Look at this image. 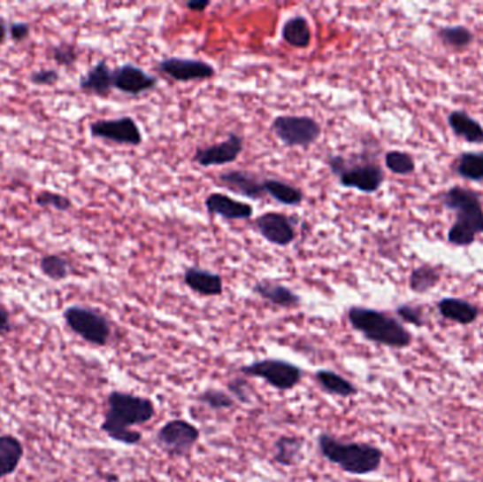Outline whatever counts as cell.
Here are the masks:
<instances>
[{"mask_svg": "<svg viewBox=\"0 0 483 482\" xmlns=\"http://www.w3.org/2000/svg\"><path fill=\"white\" fill-rule=\"evenodd\" d=\"M108 409L101 424V430L109 439L126 446L141 443V431L134 426L146 424L156 416V406L150 399L132 395L126 392H111L106 399Z\"/></svg>", "mask_w": 483, "mask_h": 482, "instance_id": "obj_1", "label": "cell"}, {"mask_svg": "<svg viewBox=\"0 0 483 482\" xmlns=\"http://www.w3.org/2000/svg\"><path fill=\"white\" fill-rule=\"evenodd\" d=\"M482 197L466 187H451L441 194L442 206L456 211V222L448 229V242L456 246H470L483 234Z\"/></svg>", "mask_w": 483, "mask_h": 482, "instance_id": "obj_2", "label": "cell"}, {"mask_svg": "<svg viewBox=\"0 0 483 482\" xmlns=\"http://www.w3.org/2000/svg\"><path fill=\"white\" fill-rule=\"evenodd\" d=\"M319 453L350 476H368L378 471L383 451L373 444L338 440L328 433L318 436Z\"/></svg>", "mask_w": 483, "mask_h": 482, "instance_id": "obj_3", "label": "cell"}, {"mask_svg": "<svg viewBox=\"0 0 483 482\" xmlns=\"http://www.w3.org/2000/svg\"><path fill=\"white\" fill-rule=\"evenodd\" d=\"M348 322L355 331L379 346L402 350L413 343L409 330L385 311L354 306L348 310Z\"/></svg>", "mask_w": 483, "mask_h": 482, "instance_id": "obj_4", "label": "cell"}, {"mask_svg": "<svg viewBox=\"0 0 483 482\" xmlns=\"http://www.w3.org/2000/svg\"><path fill=\"white\" fill-rule=\"evenodd\" d=\"M326 165L345 189L373 194L379 191L385 183V173L375 161L366 159H347L338 154H331L326 159Z\"/></svg>", "mask_w": 483, "mask_h": 482, "instance_id": "obj_5", "label": "cell"}, {"mask_svg": "<svg viewBox=\"0 0 483 482\" xmlns=\"http://www.w3.org/2000/svg\"><path fill=\"white\" fill-rule=\"evenodd\" d=\"M63 317L71 331L92 346H105L112 336L108 318L95 308L74 304L64 310Z\"/></svg>", "mask_w": 483, "mask_h": 482, "instance_id": "obj_6", "label": "cell"}, {"mask_svg": "<svg viewBox=\"0 0 483 482\" xmlns=\"http://www.w3.org/2000/svg\"><path fill=\"white\" fill-rule=\"evenodd\" d=\"M239 370L246 377L263 379L272 388L280 392L295 389L303 379L302 368L288 361L274 360V358L255 361L239 368Z\"/></svg>", "mask_w": 483, "mask_h": 482, "instance_id": "obj_7", "label": "cell"}, {"mask_svg": "<svg viewBox=\"0 0 483 482\" xmlns=\"http://www.w3.org/2000/svg\"><path fill=\"white\" fill-rule=\"evenodd\" d=\"M272 132L288 147H309L321 137V125L311 116L280 115L272 122Z\"/></svg>", "mask_w": 483, "mask_h": 482, "instance_id": "obj_8", "label": "cell"}, {"mask_svg": "<svg viewBox=\"0 0 483 482\" xmlns=\"http://www.w3.org/2000/svg\"><path fill=\"white\" fill-rule=\"evenodd\" d=\"M200 430L193 423L182 419L168 420L156 434L158 447L170 457H187L200 440Z\"/></svg>", "mask_w": 483, "mask_h": 482, "instance_id": "obj_9", "label": "cell"}, {"mask_svg": "<svg viewBox=\"0 0 483 482\" xmlns=\"http://www.w3.org/2000/svg\"><path fill=\"white\" fill-rule=\"evenodd\" d=\"M92 137L108 140L118 144L127 146H141L143 144V135L136 120L130 116H122L118 120H95L89 125Z\"/></svg>", "mask_w": 483, "mask_h": 482, "instance_id": "obj_10", "label": "cell"}, {"mask_svg": "<svg viewBox=\"0 0 483 482\" xmlns=\"http://www.w3.org/2000/svg\"><path fill=\"white\" fill-rule=\"evenodd\" d=\"M295 222L297 220L295 217H288L286 214L276 211H267L256 218L253 227L269 244L286 248L297 238Z\"/></svg>", "mask_w": 483, "mask_h": 482, "instance_id": "obj_11", "label": "cell"}, {"mask_svg": "<svg viewBox=\"0 0 483 482\" xmlns=\"http://www.w3.org/2000/svg\"><path fill=\"white\" fill-rule=\"evenodd\" d=\"M245 140L238 133H231L221 144L201 147L194 154V161L201 167L231 165L241 156Z\"/></svg>", "mask_w": 483, "mask_h": 482, "instance_id": "obj_12", "label": "cell"}, {"mask_svg": "<svg viewBox=\"0 0 483 482\" xmlns=\"http://www.w3.org/2000/svg\"><path fill=\"white\" fill-rule=\"evenodd\" d=\"M157 85V77L146 73L143 68L134 64H123L113 70V88L123 94L139 97L155 89Z\"/></svg>", "mask_w": 483, "mask_h": 482, "instance_id": "obj_13", "label": "cell"}, {"mask_svg": "<svg viewBox=\"0 0 483 482\" xmlns=\"http://www.w3.org/2000/svg\"><path fill=\"white\" fill-rule=\"evenodd\" d=\"M158 70L177 82L210 80L214 77L215 68L210 63L191 58L170 57L157 64Z\"/></svg>", "mask_w": 483, "mask_h": 482, "instance_id": "obj_14", "label": "cell"}, {"mask_svg": "<svg viewBox=\"0 0 483 482\" xmlns=\"http://www.w3.org/2000/svg\"><path fill=\"white\" fill-rule=\"evenodd\" d=\"M205 208L211 215H217L228 221L250 220L255 211L250 204L232 198L222 192L210 194L205 198Z\"/></svg>", "mask_w": 483, "mask_h": 482, "instance_id": "obj_15", "label": "cell"}, {"mask_svg": "<svg viewBox=\"0 0 483 482\" xmlns=\"http://www.w3.org/2000/svg\"><path fill=\"white\" fill-rule=\"evenodd\" d=\"M219 184L225 189L231 190L238 196L249 199H263L266 196L263 180L257 179L252 173L243 170H229L219 175Z\"/></svg>", "mask_w": 483, "mask_h": 482, "instance_id": "obj_16", "label": "cell"}, {"mask_svg": "<svg viewBox=\"0 0 483 482\" xmlns=\"http://www.w3.org/2000/svg\"><path fill=\"white\" fill-rule=\"evenodd\" d=\"M184 284L191 291L205 298H217L224 293V280L221 275L203 269L198 266L187 268L184 272Z\"/></svg>", "mask_w": 483, "mask_h": 482, "instance_id": "obj_17", "label": "cell"}, {"mask_svg": "<svg viewBox=\"0 0 483 482\" xmlns=\"http://www.w3.org/2000/svg\"><path fill=\"white\" fill-rule=\"evenodd\" d=\"M255 292L263 300L269 301L270 304L281 308H295L302 304V298L295 292L291 291L290 287L277 284L273 280H259L253 286Z\"/></svg>", "mask_w": 483, "mask_h": 482, "instance_id": "obj_18", "label": "cell"}, {"mask_svg": "<svg viewBox=\"0 0 483 482\" xmlns=\"http://www.w3.org/2000/svg\"><path fill=\"white\" fill-rule=\"evenodd\" d=\"M80 91L106 98L112 92L113 71L106 61H98L80 80Z\"/></svg>", "mask_w": 483, "mask_h": 482, "instance_id": "obj_19", "label": "cell"}, {"mask_svg": "<svg viewBox=\"0 0 483 482\" xmlns=\"http://www.w3.org/2000/svg\"><path fill=\"white\" fill-rule=\"evenodd\" d=\"M438 311L449 322L461 325H471L479 317V308L464 299L445 298L438 301Z\"/></svg>", "mask_w": 483, "mask_h": 482, "instance_id": "obj_20", "label": "cell"}, {"mask_svg": "<svg viewBox=\"0 0 483 482\" xmlns=\"http://www.w3.org/2000/svg\"><path fill=\"white\" fill-rule=\"evenodd\" d=\"M449 128L459 139L468 144H483V126L465 111H452L448 118Z\"/></svg>", "mask_w": 483, "mask_h": 482, "instance_id": "obj_21", "label": "cell"}, {"mask_svg": "<svg viewBox=\"0 0 483 482\" xmlns=\"http://www.w3.org/2000/svg\"><path fill=\"white\" fill-rule=\"evenodd\" d=\"M23 455L25 447L18 437L12 434L0 436V479L12 476L18 470Z\"/></svg>", "mask_w": 483, "mask_h": 482, "instance_id": "obj_22", "label": "cell"}, {"mask_svg": "<svg viewBox=\"0 0 483 482\" xmlns=\"http://www.w3.org/2000/svg\"><path fill=\"white\" fill-rule=\"evenodd\" d=\"M274 463L281 467H295L302 462L304 439L300 436H280L274 443Z\"/></svg>", "mask_w": 483, "mask_h": 482, "instance_id": "obj_23", "label": "cell"}, {"mask_svg": "<svg viewBox=\"0 0 483 482\" xmlns=\"http://www.w3.org/2000/svg\"><path fill=\"white\" fill-rule=\"evenodd\" d=\"M281 37L295 49H309L312 39L309 20L302 14L288 19L281 28Z\"/></svg>", "mask_w": 483, "mask_h": 482, "instance_id": "obj_24", "label": "cell"}, {"mask_svg": "<svg viewBox=\"0 0 483 482\" xmlns=\"http://www.w3.org/2000/svg\"><path fill=\"white\" fill-rule=\"evenodd\" d=\"M317 384L321 386L322 391L329 395L340 396V398H352L359 393L356 386L347 377L336 374L334 370L318 369L316 372Z\"/></svg>", "mask_w": 483, "mask_h": 482, "instance_id": "obj_25", "label": "cell"}, {"mask_svg": "<svg viewBox=\"0 0 483 482\" xmlns=\"http://www.w3.org/2000/svg\"><path fill=\"white\" fill-rule=\"evenodd\" d=\"M263 187L267 196L283 206H298L304 201V192L290 183L279 179L263 180Z\"/></svg>", "mask_w": 483, "mask_h": 482, "instance_id": "obj_26", "label": "cell"}, {"mask_svg": "<svg viewBox=\"0 0 483 482\" xmlns=\"http://www.w3.org/2000/svg\"><path fill=\"white\" fill-rule=\"evenodd\" d=\"M437 35L442 44L451 49L452 51H464V50L470 49L473 39H475L472 30L461 25L440 28Z\"/></svg>", "mask_w": 483, "mask_h": 482, "instance_id": "obj_27", "label": "cell"}, {"mask_svg": "<svg viewBox=\"0 0 483 482\" xmlns=\"http://www.w3.org/2000/svg\"><path fill=\"white\" fill-rule=\"evenodd\" d=\"M441 280V272L434 266H418L411 272L409 279V286L411 292L417 294L428 293L438 286Z\"/></svg>", "mask_w": 483, "mask_h": 482, "instance_id": "obj_28", "label": "cell"}, {"mask_svg": "<svg viewBox=\"0 0 483 482\" xmlns=\"http://www.w3.org/2000/svg\"><path fill=\"white\" fill-rule=\"evenodd\" d=\"M456 175L470 182L483 183V152H466L456 161Z\"/></svg>", "mask_w": 483, "mask_h": 482, "instance_id": "obj_29", "label": "cell"}, {"mask_svg": "<svg viewBox=\"0 0 483 482\" xmlns=\"http://www.w3.org/2000/svg\"><path fill=\"white\" fill-rule=\"evenodd\" d=\"M40 270L44 276L54 282H61L71 275V265L68 259L60 255L42 256L40 260Z\"/></svg>", "mask_w": 483, "mask_h": 482, "instance_id": "obj_30", "label": "cell"}, {"mask_svg": "<svg viewBox=\"0 0 483 482\" xmlns=\"http://www.w3.org/2000/svg\"><path fill=\"white\" fill-rule=\"evenodd\" d=\"M386 167L397 175H409L416 172V161L411 154L406 152H387L385 156Z\"/></svg>", "mask_w": 483, "mask_h": 482, "instance_id": "obj_31", "label": "cell"}, {"mask_svg": "<svg viewBox=\"0 0 483 482\" xmlns=\"http://www.w3.org/2000/svg\"><path fill=\"white\" fill-rule=\"evenodd\" d=\"M198 402L210 408L211 410L219 412V410L231 409L235 405V399L229 395L228 392L221 389L208 388L200 393Z\"/></svg>", "mask_w": 483, "mask_h": 482, "instance_id": "obj_32", "label": "cell"}, {"mask_svg": "<svg viewBox=\"0 0 483 482\" xmlns=\"http://www.w3.org/2000/svg\"><path fill=\"white\" fill-rule=\"evenodd\" d=\"M35 204L39 206H44V208L50 206V208L61 211V213H65V211H70L73 208V201L68 197L53 191L40 192L39 196L35 197Z\"/></svg>", "mask_w": 483, "mask_h": 482, "instance_id": "obj_33", "label": "cell"}, {"mask_svg": "<svg viewBox=\"0 0 483 482\" xmlns=\"http://www.w3.org/2000/svg\"><path fill=\"white\" fill-rule=\"evenodd\" d=\"M51 58L56 61L57 66H73L78 60L77 49L70 43H61L51 50Z\"/></svg>", "mask_w": 483, "mask_h": 482, "instance_id": "obj_34", "label": "cell"}, {"mask_svg": "<svg viewBox=\"0 0 483 482\" xmlns=\"http://www.w3.org/2000/svg\"><path fill=\"white\" fill-rule=\"evenodd\" d=\"M396 315L402 318V322L416 325L418 329L426 325V317H424L423 307L420 306H411V304H402L396 308Z\"/></svg>", "mask_w": 483, "mask_h": 482, "instance_id": "obj_35", "label": "cell"}, {"mask_svg": "<svg viewBox=\"0 0 483 482\" xmlns=\"http://www.w3.org/2000/svg\"><path fill=\"white\" fill-rule=\"evenodd\" d=\"M58 80H60V74L57 73L56 70H51V68L33 71L28 75V81L33 85H37V87H51V85H56Z\"/></svg>", "mask_w": 483, "mask_h": 482, "instance_id": "obj_36", "label": "cell"}, {"mask_svg": "<svg viewBox=\"0 0 483 482\" xmlns=\"http://www.w3.org/2000/svg\"><path fill=\"white\" fill-rule=\"evenodd\" d=\"M229 395L234 399H238L239 402L249 403L250 402V386H249L246 379L242 377H234L228 382Z\"/></svg>", "mask_w": 483, "mask_h": 482, "instance_id": "obj_37", "label": "cell"}, {"mask_svg": "<svg viewBox=\"0 0 483 482\" xmlns=\"http://www.w3.org/2000/svg\"><path fill=\"white\" fill-rule=\"evenodd\" d=\"M30 32H32V27L26 21H12L9 25V35L16 43L25 42L30 37Z\"/></svg>", "mask_w": 483, "mask_h": 482, "instance_id": "obj_38", "label": "cell"}, {"mask_svg": "<svg viewBox=\"0 0 483 482\" xmlns=\"http://www.w3.org/2000/svg\"><path fill=\"white\" fill-rule=\"evenodd\" d=\"M12 331L11 315L4 308L0 307V336Z\"/></svg>", "mask_w": 483, "mask_h": 482, "instance_id": "obj_39", "label": "cell"}, {"mask_svg": "<svg viewBox=\"0 0 483 482\" xmlns=\"http://www.w3.org/2000/svg\"><path fill=\"white\" fill-rule=\"evenodd\" d=\"M210 4L211 2H205V0H203V2H196V0H194V2H187L186 6L188 7L191 12H203Z\"/></svg>", "mask_w": 483, "mask_h": 482, "instance_id": "obj_40", "label": "cell"}, {"mask_svg": "<svg viewBox=\"0 0 483 482\" xmlns=\"http://www.w3.org/2000/svg\"><path fill=\"white\" fill-rule=\"evenodd\" d=\"M7 35H9V25L4 18H0V46L4 44Z\"/></svg>", "mask_w": 483, "mask_h": 482, "instance_id": "obj_41", "label": "cell"}, {"mask_svg": "<svg viewBox=\"0 0 483 482\" xmlns=\"http://www.w3.org/2000/svg\"><path fill=\"white\" fill-rule=\"evenodd\" d=\"M449 482H468V481H449Z\"/></svg>", "mask_w": 483, "mask_h": 482, "instance_id": "obj_42", "label": "cell"}]
</instances>
